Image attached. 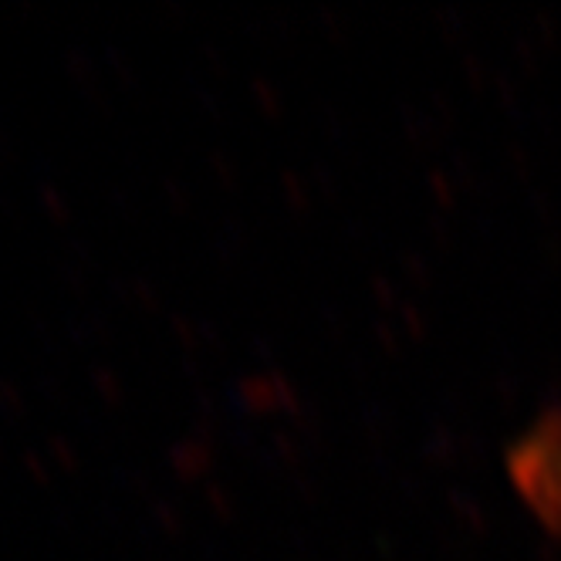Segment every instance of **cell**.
Here are the masks:
<instances>
[{
  "mask_svg": "<svg viewBox=\"0 0 561 561\" xmlns=\"http://www.w3.org/2000/svg\"><path fill=\"white\" fill-rule=\"evenodd\" d=\"M514 494L538 525L561 538V410L541 416L507 454Z\"/></svg>",
  "mask_w": 561,
  "mask_h": 561,
  "instance_id": "6da1fadb",
  "label": "cell"
}]
</instances>
